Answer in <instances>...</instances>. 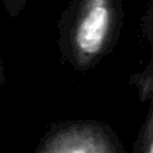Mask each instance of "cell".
Here are the masks:
<instances>
[{
    "mask_svg": "<svg viewBox=\"0 0 153 153\" xmlns=\"http://www.w3.org/2000/svg\"><path fill=\"white\" fill-rule=\"evenodd\" d=\"M125 20L123 0H69L57 21L60 62L89 72L110 56Z\"/></svg>",
    "mask_w": 153,
    "mask_h": 153,
    "instance_id": "cell-1",
    "label": "cell"
},
{
    "mask_svg": "<svg viewBox=\"0 0 153 153\" xmlns=\"http://www.w3.org/2000/svg\"><path fill=\"white\" fill-rule=\"evenodd\" d=\"M129 84L138 90V99L141 102L152 101L153 98V62H147V65L131 75Z\"/></svg>",
    "mask_w": 153,
    "mask_h": 153,
    "instance_id": "cell-2",
    "label": "cell"
},
{
    "mask_svg": "<svg viewBox=\"0 0 153 153\" xmlns=\"http://www.w3.org/2000/svg\"><path fill=\"white\" fill-rule=\"evenodd\" d=\"M152 2H149L146 14L141 18V32L144 33V38L152 44L153 42V9H152Z\"/></svg>",
    "mask_w": 153,
    "mask_h": 153,
    "instance_id": "cell-3",
    "label": "cell"
},
{
    "mask_svg": "<svg viewBox=\"0 0 153 153\" xmlns=\"http://www.w3.org/2000/svg\"><path fill=\"white\" fill-rule=\"evenodd\" d=\"M26 2L27 0H2V3H3L8 15L12 17V18H17L24 11Z\"/></svg>",
    "mask_w": 153,
    "mask_h": 153,
    "instance_id": "cell-4",
    "label": "cell"
},
{
    "mask_svg": "<svg viewBox=\"0 0 153 153\" xmlns=\"http://www.w3.org/2000/svg\"><path fill=\"white\" fill-rule=\"evenodd\" d=\"M5 80H6V72H5V65H3V60L0 57V89L5 84Z\"/></svg>",
    "mask_w": 153,
    "mask_h": 153,
    "instance_id": "cell-5",
    "label": "cell"
}]
</instances>
